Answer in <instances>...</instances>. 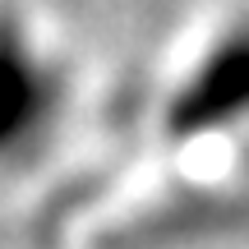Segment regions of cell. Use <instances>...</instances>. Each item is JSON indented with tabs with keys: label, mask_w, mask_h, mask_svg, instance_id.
<instances>
[{
	"label": "cell",
	"mask_w": 249,
	"mask_h": 249,
	"mask_svg": "<svg viewBox=\"0 0 249 249\" xmlns=\"http://www.w3.org/2000/svg\"><path fill=\"white\" fill-rule=\"evenodd\" d=\"M46 102V74L33 51L18 42H0V143L23 139L42 116Z\"/></svg>",
	"instance_id": "1"
}]
</instances>
